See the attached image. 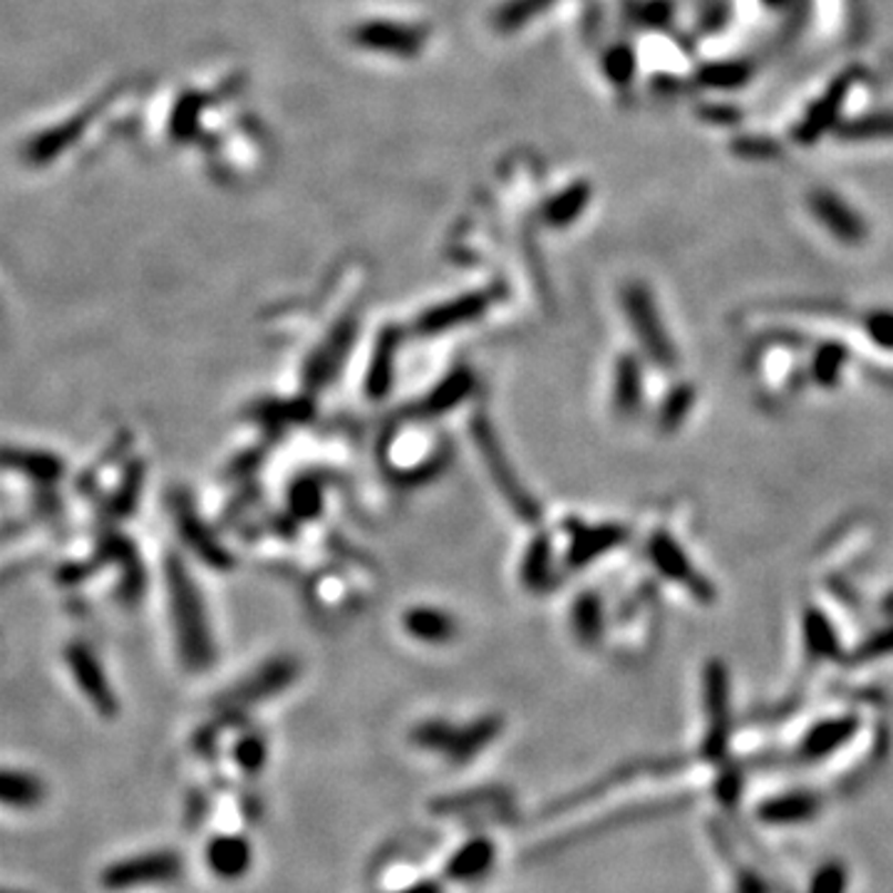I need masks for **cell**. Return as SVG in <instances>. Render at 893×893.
<instances>
[{
	"instance_id": "cell-18",
	"label": "cell",
	"mask_w": 893,
	"mask_h": 893,
	"mask_svg": "<svg viewBox=\"0 0 893 893\" xmlns=\"http://www.w3.org/2000/svg\"><path fill=\"white\" fill-rule=\"evenodd\" d=\"M846 869L839 861H829V864L817 871L807 893H846Z\"/></svg>"
},
{
	"instance_id": "cell-3",
	"label": "cell",
	"mask_w": 893,
	"mask_h": 893,
	"mask_svg": "<svg viewBox=\"0 0 893 893\" xmlns=\"http://www.w3.org/2000/svg\"><path fill=\"white\" fill-rule=\"evenodd\" d=\"M705 708H708V737H705V755L720 760L727 750V732H730V718H727V673L720 663L705 670Z\"/></svg>"
},
{
	"instance_id": "cell-24",
	"label": "cell",
	"mask_w": 893,
	"mask_h": 893,
	"mask_svg": "<svg viewBox=\"0 0 893 893\" xmlns=\"http://www.w3.org/2000/svg\"><path fill=\"white\" fill-rule=\"evenodd\" d=\"M392 893H444V889L438 879H420V881H414V884L404 886L400 891H392Z\"/></svg>"
},
{
	"instance_id": "cell-2",
	"label": "cell",
	"mask_w": 893,
	"mask_h": 893,
	"mask_svg": "<svg viewBox=\"0 0 893 893\" xmlns=\"http://www.w3.org/2000/svg\"><path fill=\"white\" fill-rule=\"evenodd\" d=\"M623 306H626V316L633 330L640 336L643 348H646L653 360H658L660 366H668L673 362V348L666 336V328L660 324V316L656 306H653L650 294L643 286H630L626 294H623Z\"/></svg>"
},
{
	"instance_id": "cell-26",
	"label": "cell",
	"mask_w": 893,
	"mask_h": 893,
	"mask_svg": "<svg viewBox=\"0 0 893 893\" xmlns=\"http://www.w3.org/2000/svg\"><path fill=\"white\" fill-rule=\"evenodd\" d=\"M6 893H23V891H6Z\"/></svg>"
},
{
	"instance_id": "cell-22",
	"label": "cell",
	"mask_w": 893,
	"mask_h": 893,
	"mask_svg": "<svg viewBox=\"0 0 893 893\" xmlns=\"http://www.w3.org/2000/svg\"><path fill=\"white\" fill-rule=\"evenodd\" d=\"M186 817H184V822H186V827H202L204 822H206V817H209V794L206 792H194L186 797Z\"/></svg>"
},
{
	"instance_id": "cell-7",
	"label": "cell",
	"mask_w": 893,
	"mask_h": 893,
	"mask_svg": "<svg viewBox=\"0 0 893 893\" xmlns=\"http://www.w3.org/2000/svg\"><path fill=\"white\" fill-rule=\"evenodd\" d=\"M854 82H856L854 72H849V75H841L834 85L827 90V95L807 112L804 122L799 124V130H797L799 142H804V144L817 142V137H822V134L832 127L839 117L841 105H844V97L849 95V90Z\"/></svg>"
},
{
	"instance_id": "cell-1",
	"label": "cell",
	"mask_w": 893,
	"mask_h": 893,
	"mask_svg": "<svg viewBox=\"0 0 893 893\" xmlns=\"http://www.w3.org/2000/svg\"><path fill=\"white\" fill-rule=\"evenodd\" d=\"M184 874V859L172 849L147 851V854L112 861L102 869L100 884L107 891H132L142 886L174 884Z\"/></svg>"
},
{
	"instance_id": "cell-25",
	"label": "cell",
	"mask_w": 893,
	"mask_h": 893,
	"mask_svg": "<svg viewBox=\"0 0 893 893\" xmlns=\"http://www.w3.org/2000/svg\"><path fill=\"white\" fill-rule=\"evenodd\" d=\"M767 3H772V6H780V3H782V0H767Z\"/></svg>"
},
{
	"instance_id": "cell-10",
	"label": "cell",
	"mask_w": 893,
	"mask_h": 893,
	"mask_svg": "<svg viewBox=\"0 0 893 893\" xmlns=\"http://www.w3.org/2000/svg\"><path fill=\"white\" fill-rule=\"evenodd\" d=\"M648 554L653 558V566H658L663 576L670 581H678V584H682V586H688L698 596L702 594L705 586L698 578H695L698 574L692 576V566L688 564V558H685L682 548L675 544L673 538H668V534H653Z\"/></svg>"
},
{
	"instance_id": "cell-6",
	"label": "cell",
	"mask_w": 893,
	"mask_h": 893,
	"mask_svg": "<svg viewBox=\"0 0 893 893\" xmlns=\"http://www.w3.org/2000/svg\"><path fill=\"white\" fill-rule=\"evenodd\" d=\"M496 861V846L492 839L474 836L454 851L444 864V879L454 881V884H474V881L484 879L494 869Z\"/></svg>"
},
{
	"instance_id": "cell-13",
	"label": "cell",
	"mask_w": 893,
	"mask_h": 893,
	"mask_svg": "<svg viewBox=\"0 0 893 893\" xmlns=\"http://www.w3.org/2000/svg\"><path fill=\"white\" fill-rule=\"evenodd\" d=\"M490 802H500V789L484 787V789H472V792L440 797V799H434L430 809L434 817H452L456 812H470V809L484 807Z\"/></svg>"
},
{
	"instance_id": "cell-11",
	"label": "cell",
	"mask_w": 893,
	"mask_h": 893,
	"mask_svg": "<svg viewBox=\"0 0 893 893\" xmlns=\"http://www.w3.org/2000/svg\"><path fill=\"white\" fill-rule=\"evenodd\" d=\"M502 730L500 718H484L480 722H472L464 730H456L452 747L447 750V757L454 764H466L480 755L486 745H490Z\"/></svg>"
},
{
	"instance_id": "cell-16",
	"label": "cell",
	"mask_w": 893,
	"mask_h": 893,
	"mask_svg": "<svg viewBox=\"0 0 893 893\" xmlns=\"http://www.w3.org/2000/svg\"><path fill=\"white\" fill-rule=\"evenodd\" d=\"M456 730L444 720H430L420 727H414L412 732V742L420 745L422 750H442L447 752L452 747Z\"/></svg>"
},
{
	"instance_id": "cell-8",
	"label": "cell",
	"mask_w": 893,
	"mask_h": 893,
	"mask_svg": "<svg viewBox=\"0 0 893 893\" xmlns=\"http://www.w3.org/2000/svg\"><path fill=\"white\" fill-rule=\"evenodd\" d=\"M819 807L822 802L812 792H787L762 802L757 817L767 824H802L817 817Z\"/></svg>"
},
{
	"instance_id": "cell-9",
	"label": "cell",
	"mask_w": 893,
	"mask_h": 893,
	"mask_svg": "<svg viewBox=\"0 0 893 893\" xmlns=\"http://www.w3.org/2000/svg\"><path fill=\"white\" fill-rule=\"evenodd\" d=\"M854 732H856V718H834L819 722L807 732L802 747H799V757L807 762L824 760V757L836 752L841 745H846Z\"/></svg>"
},
{
	"instance_id": "cell-5",
	"label": "cell",
	"mask_w": 893,
	"mask_h": 893,
	"mask_svg": "<svg viewBox=\"0 0 893 893\" xmlns=\"http://www.w3.org/2000/svg\"><path fill=\"white\" fill-rule=\"evenodd\" d=\"M206 866L222 881H238L254 864V846L244 834H216L206 844Z\"/></svg>"
},
{
	"instance_id": "cell-21",
	"label": "cell",
	"mask_w": 893,
	"mask_h": 893,
	"mask_svg": "<svg viewBox=\"0 0 893 893\" xmlns=\"http://www.w3.org/2000/svg\"><path fill=\"white\" fill-rule=\"evenodd\" d=\"M606 70L616 85H626V82L633 78V72H636V58H633L628 48L620 45L608 53Z\"/></svg>"
},
{
	"instance_id": "cell-20",
	"label": "cell",
	"mask_w": 893,
	"mask_h": 893,
	"mask_svg": "<svg viewBox=\"0 0 893 893\" xmlns=\"http://www.w3.org/2000/svg\"><path fill=\"white\" fill-rule=\"evenodd\" d=\"M844 362H846V352L841 348L834 346V348L824 350L822 356H819V360H817V380L822 382V386H827V388L836 386L839 372H841V368H844Z\"/></svg>"
},
{
	"instance_id": "cell-4",
	"label": "cell",
	"mask_w": 893,
	"mask_h": 893,
	"mask_svg": "<svg viewBox=\"0 0 893 893\" xmlns=\"http://www.w3.org/2000/svg\"><path fill=\"white\" fill-rule=\"evenodd\" d=\"M809 209L817 214L819 224L832 232L839 242L856 246L866 238V224L851 206L832 192H814L809 196Z\"/></svg>"
},
{
	"instance_id": "cell-23",
	"label": "cell",
	"mask_w": 893,
	"mask_h": 893,
	"mask_svg": "<svg viewBox=\"0 0 893 893\" xmlns=\"http://www.w3.org/2000/svg\"><path fill=\"white\" fill-rule=\"evenodd\" d=\"M869 336L881 348H893V314H874L869 318Z\"/></svg>"
},
{
	"instance_id": "cell-19",
	"label": "cell",
	"mask_w": 893,
	"mask_h": 893,
	"mask_svg": "<svg viewBox=\"0 0 893 893\" xmlns=\"http://www.w3.org/2000/svg\"><path fill=\"white\" fill-rule=\"evenodd\" d=\"M747 80V68L742 65H710L700 72V82L710 88H735Z\"/></svg>"
},
{
	"instance_id": "cell-12",
	"label": "cell",
	"mask_w": 893,
	"mask_h": 893,
	"mask_svg": "<svg viewBox=\"0 0 893 893\" xmlns=\"http://www.w3.org/2000/svg\"><path fill=\"white\" fill-rule=\"evenodd\" d=\"M3 804L10 809H33L45 799V784L23 770H6L0 787Z\"/></svg>"
},
{
	"instance_id": "cell-17",
	"label": "cell",
	"mask_w": 893,
	"mask_h": 893,
	"mask_svg": "<svg viewBox=\"0 0 893 893\" xmlns=\"http://www.w3.org/2000/svg\"><path fill=\"white\" fill-rule=\"evenodd\" d=\"M234 762L242 767V772H246V774H252V777L261 774V770L266 767V745L261 737L246 735L242 742H236Z\"/></svg>"
},
{
	"instance_id": "cell-14",
	"label": "cell",
	"mask_w": 893,
	"mask_h": 893,
	"mask_svg": "<svg viewBox=\"0 0 893 893\" xmlns=\"http://www.w3.org/2000/svg\"><path fill=\"white\" fill-rule=\"evenodd\" d=\"M839 134L849 142H864L876 137H893V112L866 114V117L844 124Z\"/></svg>"
},
{
	"instance_id": "cell-15",
	"label": "cell",
	"mask_w": 893,
	"mask_h": 893,
	"mask_svg": "<svg viewBox=\"0 0 893 893\" xmlns=\"http://www.w3.org/2000/svg\"><path fill=\"white\" fill-rule=\"evenodd\" d=\"M640 388H643V382H640V372H638L636 362L620 360V366L616 370V388H614L616 398L614 400L623 412H630L633 408H638Z\"/></svg>"
}]
</instances>
